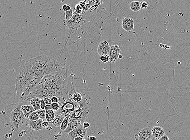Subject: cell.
I'll list each match as a JSON object with an SVG mask.
<instances>
[{
    "label": "cell",
    "mask_w": 190,
    "mask_h": 140,
    "mask_svg": "<svg viewBox=\"0 0 190 140\" xmlns=\"http://www.w3.org/2000/svg\"><path fill=\"white\" fill-rule=\"evenodd\" d=\"M63 67L53 58L45 55L28 60L15 80L17 95L25 100L44 77Z\"/></svg>",
    "instance_id": "obj_1"
},
{
    "label": "cell",
    "mask_w": 190,
    "mask_h": 140,
    "mask_svg": "<svg viewBox=\"0 0 190 140\" xmlns=\"http://www.w3.org/2000/svg\"><path fill=\"white\" fill-rule=\"evenodd\" d=\"M74 76L69 69L63 67L44 77L27 98L35 97L43 99L46 97L51 99L56 97L61 105L75 89Z\"/></svg>",
    "instance_id": "obj_2"
},
{
    "label": "cell",
    "mask_w": 190,
    "mask_h": 140,
    "mask_svg": "<svg viewBox=\"0 0 190 140\" xmlns=\"http://www.w3.org/2000/svg\"><path fill=\"white\" fill-rule=\"evenodd\" d=\"M22 105V103H14L6 107L4 111H2L6 121L7 126L13 131H18L28 119L23 114L21 115V108Z\"/></svg>",
    "instance_id": "obj_3"
},
{
    "label": "cell",
    "mask_w": 190,
    "mask_h": 140,
    "mask_svg": "<svg viewBox=\"0 0 190 140\" xmlns=\"http://www.w3.org/2000/svg\"><path fill=\"white\" fill-rule=\"evenodd\" d=\"M79 107L76 111L69 116V122L79 121L83 124L88 117L91 104L88 101L86 95H84L83 99L79 103Z\"/></svg>",
    "instance_id": "obj_4"
},
{
    "label": "cell",
    "mask_w": 190,
    "mask_h": 140,
    "mask_svg": "<svg viewBox=\"0 0 190 140\" xmlns=\"http://www.w3.org/2000/svg\"><path fill=\"white\" fill-rule=\"evenodd\" d=\"M60 105L61 108L59 111L55 113L63 115L64 117H69L70 114L76 111L79 107V104L74 102L71 97L69 95Z\"/></svg>",
    "instance_id": "obj_5"
},
{
    "label": "cell",
    "mask_w": 190,
    "mask_h": 140,
    "mask_svg": "<svg viewBox=\"0 0 190 140\" xmlns=\"http://www.w3.org/2000/svg\"><path fill=\"white\" fill-rule=\"evenodd\" d=\"M86 20L85 15H79L74 10L72 18L69 20H64L63 21V24L68 29L77 30L84 24Z\"/></svg>",
    "instance_id": "obj_6"
},
{
    "label": "cell",
    "mask_w": 190,
    "mask_h": 140,
    "mask_svg": "<svg viewBox=\"0 0 190 140\" xmlns=\"http://www.w3.org/2000/svg\"><path fill=\"white\" fill-rule=\"evenodd\" d=\"M152 128L147 126L137 132L135 135L136 140H154Z\"/></svg>",
    "instance_id": "obj_7"
},
{
    "label": "cell",
    "mask_w": 190,
    "mask_h": 140,
    "mask_svg": "<svg viewBox=\"0 0 190 140\" xmlns=\"http://www.w3.org/2000/svg\"><path fill=\"white\" fill-rule=\"evenodd\" d=\"M87 134V129L84 128L83 125L81 126L75 130L68 134L70 140H74L77 137H85Z\"/></svg>",
    "instance_id": "obj_8"
},
{
    "label": "cell",
    "mask_w": 190,
    "mask_h": 140,
    "mask_svg": "<svg viewBox=\"0 0 190 140\" xmlns=\"http://www.w3.org/2000/svg\"><path fill=\"white\" fill-rule=\"evenodd\" d=\"M122 51L119 46L114 45L110 47L108 55L110 58V62L114 63L118 60Z\"/></svg>",
    "instance_id": "obj_9"
},
{
    "label": "cell",
    "mask_w": 190,
    "mask_h": 140,
    "mask_svg": "<svg viewBox=\"0 0 190 140\" xmlns=\"http://www.w3.org/2000/svg\"><path fill=\"white\" fill-rule=\"evenodd\" d=\"M134 20L132 18L124 17L122 19V26L125 31L127 32H131L134 30Z\"/></svg>",
    "instance_id": "obj_10"
},
{
    "label": "cell",
    "mask_w": 190,
    "mask_h": 140,
    "mask_svg": "<svg viewBox=\"0 0 190 140\" xmlns=\"http://www.w3.org/2000/svg\"><path fill=\"white\" fill-rule=\"evenodd\" d=\"M109 44L107 41H102L99 45L98 47L97 52L100 56L109 54L110 49Z\"/></svg>",
    "instance_id": "obj_11"
},
{
    "label": "cell",
    "mask_w": 190,
    "mask_h": 140,
    "mask_svg": "<svg viewBox=\"0 0 190 140\" xmlns=\"http://www.w3.org/2000/svg\"><path fill=\"white\" fill-rule=\"evenodd\" d=\"M41 100L40 98L33 97L27 98L25 101L29 103L34 109L36 111L41 109Z\"/></svg>",
    "instance_id": "obj_12"
},
{
    "label": "cell",
    "mask_w": 190,
    "mask_h": 140,
    "mask_svg": "<svg viewBox=\"0 0 190 140\" xmlns=\"http://www.w3.org/2000/svg\"><path fill=\"white\" fill-rule=\"evenodd\" d=\"M44 121V120L41 119L34 121L29 120L28 123V126L30 129L35 131L42 130L44 129L42 126V123Z\"/></svg>",
    "instance_id": "obj_13"
},
{
    "label": "cell",
    "mask_w": 190,
    "mask_h": 140,
    "mask_svg": "<svg viewBox=\"0 0 190 140\" xmlns=\"http://www.w3.org/2000/svg\"><path fill=\"white\" fill-rule=\"evenodd\" d=\"M84 94H82L75 88L70 91L69 95L72 98V100L75 102L79 103L83 99Z\"/></svg>",
    "instance_id": "obj_14"
},
{
    "label": "cell",
    "mask_w": 190,
    "mask_h": 140,
    "mask_svg": "<svg viewBox=\"0 0 190 140\" xmlns=\"http://www.w3.org/2000/svg\"><path fill=\"white\" fill-rule=\"evenodd\" d=\"M152 132L154 138L156 140L159 139L165 135V130L161 126L154 127L152 129Z\"/></svg>",
    "instance_id": "obj_15"
},
{
    "label": "cell",
    "mask_w": 190,
    "mask_h": 140,
    "mask_svg": "<svg viewBox=\"0 0 190 140\" xmlns=\"http://www.w3.org/2000/svg\"><path fill=\"white\" fill-rule=\"evenodd\" d=\"M82 125H83V124L79 121H74L69 122L67 127L64 130V132L66 133L69 134V133Z\"/></svg>",
    "instance_id": "obj_16"
},
{
    "label": "cell",
    "mask_w": 190,
    "mask_h": 140,
    "mask_svg": "<svg viewBox=\"0 0 190 140\" xmlns=\"http://www.w3.org/2000/svg\"><path fill=\"white\" fill-rule=\"evenodd\" d=\"M21 111H22L25 117L27 119H28L30 115L32 113L36 111L33 106L25 105H23L21 106Z\"/></svg>",
    "instance_id": "obj_17"
},
{
    "label": "cell",
    "mask_w": 190,
    "mask_h": 140,
    "mask_svg": "<svg viewBox=\"0 0 190 140\" xmlns=\"http://www.w3.org/2000/svg\"><path fill=\"white\" fill-rule=\"evenodd\" d=\"M65 117L63 115L56 114L55 117L53 120L52 121V123L54 126L57 127H60L61 126Z\"/></svg>",
    "instance_id": "obj_18"
},
{
    "label": "cell",
    "mask_w": 190,
    "mask_h": 140,
    "mask_svg": "<svg viewBox=\"0 0 190 140\" xmlns=\"http://www.w3.org/2000/svg\"><path fill=\"white\" fill-rule=\"evenodd\" d=\"M45 115H46V117H45L46 121L49 123H52V121L55 117L56 113L52 110H47L45 112Z\"/></svg>",
    "instance_id": "obj_19"
},
{
    "label": "cell",
    "mask_w": 190,
    "mask_h": 140,
    "mask_svg": "<svg viewBox=\"0 0 190 140\" xmlns=\"http://www.w3.org/2000/svg\"><path fill=\"white\" fill-rule=\"evenodd\" d=\"M130 8L132 11L137 12L139 11L141 9L140 7V2L134 1L132 2L130 4Z\"/></svg>",
    "instance_id": "obj_20"
},
{
    "label": "cell",
    "mask_w": 190,
    "mask_h": 140,
    "mask_svg": "<svg viewBox=\"0 0 190 140\" xmlns=\"http://www.w3.org/2000/svg\"><path fill=\"white\" fill-rule=\"evenodd\" d=\"M69 123V118L68 117H65L64 120L62 123L60 127L61 130H63V131H64L67 129V127L68 124Z\"/></svg>",
    "instance_id": "obj_21"
},
{
    "label": "cell",
    "mask_w": 190,
    "mask_h": 140,
    "mask_svg": "<svg viewBox=\"0 0 190 140\" xmlns=\"http://www.w3.org/2000/svg\"><path fill=\"white\" fill-rule=\"evenodd\" d=\"M39 119H40V117H39V114H38L37 111L32 113L28 117V120L31 121L37 120H39Z\"/></svg>",
    "instance_id": "obj_22"
},
{
    "label": "cell",
    "mask_w": 190,
    "mask_h": 140,
    "mask_svg": "<svg viewBox=\"0 0 190 140\" xmlns=\"http://www.w3.org/2000/svg\"><path fill=\"white\" fill-rule=\"evenodd\" d=\"M87 2V1H82V2H80L79 3L84 13L86 11L88 10V8L89 7V4L86 3Z\"/></svg>",
    "instance_id": "obj_23"
},
{
    "label": "cell",
    "mask_w": 190,
    "mask_h": 140,
    "mask_svg": "<svg viewBox=\"0 0 190 140\" xmlns=\"http://www.w3.org/2000/svg\"><path fill=\"white\" fill-rule=\"evenodd\" d=\"M100 59L102 62L104 63H106L110 61V58L108 54L100 56Z\"/></svg>",
    "instance_id": "obj_24"
},
{
    "label": "cell",
    "mask_w": 190,
    "mask_h": 140,
    "mask_svg": "<svg viewBox=\"0 0 190 140\" xmlns=\"http://www.w3.org/2000/svg\"><path fill=\"white\" fill-rule=\"evenodd\" d=\"M52 110L55 112H57L59 111L61 108V105L59 103H52L51 105Z\"/></svg>",
    "instance_id": "obj_25"
},
{
    "label": "cell",
    "mask_w": 190,
    "mask_h": 140,
    "mask_svg": "<svg viewBox=\"0 0 190 140\" xmlns=\"http://www.w3.org/2000/svg\"><path fill=\"white\" fill-rule=\"evenodd\" d=\"M64 15H65L66 20H70L73 16L74 12L73 11V9H71L69 11L64 12Z\"/></svg>",
    "instance_id": "obj_26"
},
{
    "label": "cell",
    "mask_w": 190,
    "mask_h": 140,
    "mask_svg": "<svg viewBox=\"0 0 190 140\" xmlns=\"http://www.w3.org/2000/svg\"><path fill=\"white\" fill-rule=\"evenodd\" d=\"M37 112H38V114H39V117H40L41 119L43 120L45 119V117H46L45 112H46V111L45 110L40 109V110L37 111Z\"/></svg>",
    "instance_id": "obj_27"
},
{
    "label": "cell",
    "mask_w": 190,
    "mask_h": 140,
    "mask_svg": "<svg viewBox=\"0 0 190 140\" xmlns=\"http://www.w3.org/2000/svg\"><path fill=\"white\" fill-rule=\"evenodd\" d=\"M74 10L77 14L79 15H82V14H83V13H84L83 11L79 4L76 5L75 6Z\"/></svg>",
    "instance_id": "obj_28"
},
{
    "label": "cell",
    "mask_w": 190,
    "mask_h": 140,
    "mask_svg": "<svg viewBox=\"0 0 190 140\" xmlns=\"http://www.w3.org/2000/svg\"><path fill=\"white\" fill-rule=\"evenodd\" d=\"M71 9V6L69 4L64 5L63 6V9L64 12L69 11Z\"/></svg>",
    "instance_id": "obj_29"
},
{
    "label": "cell",
    "mask_w": 190,
    "mask_h": 140,
    "mask_svg": "<svg viewBox=\"0 0 190 140\" xmlns=\"http://www.w3.org/2000/svg\"><path fill=\"white\" fill-rule=\"evenodd\" d=\"M45 101V104H46V105H51L52 104V100H51V99L48 98H44V99H43Z\"/></svg>",
    "instance_id": "obj_30"
},
{
    "label": "cell",
    "mask_w": 190,
    "mask_h": 140,
    "mask_svg": "<svg viewBox=\"0 0 190 140\" xmlns=\"http://www.w3.org/2000/svg\"><path fill=\"white\" fill-rule=\"evenodd\" d=\"M140 7L142 9H144L148 8V3L145 2H142L140 3Z\"/></svg>",
    "instance_id": "obj_31"
},
{
    "label": "cell",
    "mask_w": 190,
    "mask_h": 140,
    "mask_svg": "<svg viewBox=\"0 0 190 140\" xmlns=\"http://www.w3.org/2000/svg\"><path fill=\"white\" fill-rule=\"evenodd\" d=\"M46 105V104H45L44 100L42 99L41 102V110H45Z\"/></svg>",
    "instance_id": "obj_32"
},
{
    "label": "cell",
    "mask_w": 190,
    "mask_h": 140,
    "mask_svg": "<svg viewBox=\"0 0 190 140\" xmlns=\"http://www.w3.org/2000/svg\"><path fill=\"white\" fill-rule=\"evenodd\" d=\"M51 100L52 103H59V99L57 97H54L51 98Z\"/></svg>",
    "instance_id": "obj_33"
},
{
    "label": "cell",
    "mask_w": 190,
    "mask_h": 140,
    "mask_svg": "<svg viewBox=\"0 0 190 140\" xmlns=\"http://www.w3.org/2000/svg\"><path fill=\"white\" fill-rule=\"evenodd\" d=\"M159 140H169V139L167 135H165Z\"/></svg>",
    "instance_id": "obj_34"
},
{
    "label": "cell",
    "mask_w": 190,
    "mask_h": 140,
    "mask_svg": "<svg viewBox=\"0 0 190 140\" xmlns=\"http://www.w3.org/2000/svg\"><path fill=\"white\" fill-rule=\"evenodd\" d=\"M83 126L84 128L87 129V128L89 127L90 126V125L89 123H87V122H85L83 124Z\"/></svg>",
    "instance_id": "obj_35"
},
{
    "label": "cell",
    "mask_w": 190,
    "mask_h": 140,
    "mask_svg": "<svg viewBox=\"0 0 190 140\" xmlns=\"http://www.w3.org/2000/svg\"><path fill=\"white\" fill-rule=\"evenodd\" d=\"M49 124V123L48 122L45 121L43 122L42 126L44 128L48 126Z\"/></svg>",
    "instance_id": "obj_36"
},
{
    "label": "cell",
    "mask_w": 190,
    "mask_h": 140,
    "mask_svg": "<svg viewBox=\"0 0 190 140\" xmlns=\"http://www.w3.org/2000/svg\"><path fill=\"white\" fill-rule=\"evenodd\" d=\"M52 110L51 105H46L45 109V111H47V110Z\"/></svg>",
    "instance_id": "obj_37"
},
{
    "label": "cell",
    "mask_w": 190,
    "mask_h": 140,
    "mask_svg": "<svg viewBox=\"0 0 190 140\" xmlns=\"http://www.w3.org/2000/svg\"><path fill=\"white\" fill-rule=\"evenodd\" d=\"M84 138L82 137H77L75 138L74 140H84Z\"/></svg>",
    "instance_id": "obj_38"
},
{
    "label": "cell",
    "mask_w": 190,
    "mask_h": 140,
    "mask_svg": "<svg viewBox=\"0 0 190 140\" xmlns=\"http://www.w3.org/2000/svg\"><path fill=\"white\" fill-rule=\"evenodd\" d=\"M89 140H97V138L95 136H91L89 138Z\"/></svg>",
    "instance_id": "obj_39"
},
{
    "label": "cell",
    "mask_w": 190,
    "mask_h": 140,
    "mask_svg": "<svg viewBox=\"0 0 190 140\" xmlns=\"http://www.w3.org/2000/svg\"><path fill=\"white\" fill-rule=\"evenodd\" d=\"M123 57L122 55H121V54H120V56H119V58H120V59H122Z\"/></svg>",
    "instance_id": "obj_40"
},
{
    "label": "cell",
    "mask_w": 190,
    "mask_h": 140,
    "mask_svg": "<svg viewBox=\"0 0 190 140\" xmlns=\"http://www.w3.org/2000/svg\"><path fill=\"white\" fill-rule=\"evenodd\" d=\"M84 140H85V139H84Z\"/></svg>",
    "instance_id": "obj_41"
}]
</instances>
